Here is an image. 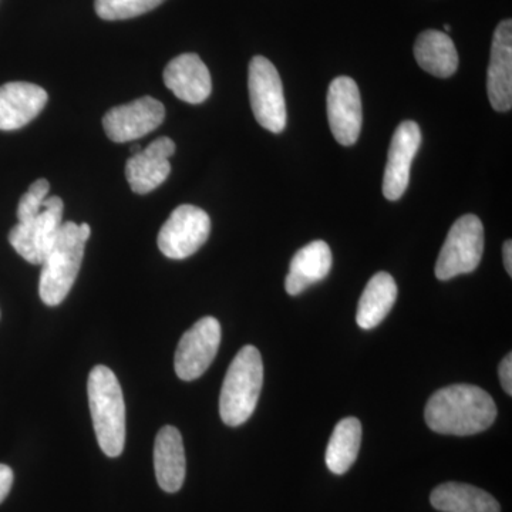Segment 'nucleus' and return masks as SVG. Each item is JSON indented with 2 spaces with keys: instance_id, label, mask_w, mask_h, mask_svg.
<instances>
[{
  "instance_id": "obj_24",
  "label": "nucleus",
  "mask_w": 512,
  "mask_h": 512,
  "mask_svg": "<svg viewBox=\"0 0 512 512\" xmlns=\"http://www.w3.org/2000/svg\"><path fill=\"white\" fill-rule=\"evenodd\" d=\"M49 191L50 184L45 178H40V180H36L35 183L30 185L28 192L23 194L19 201V222H29L37 217V214L42 211L43 202H45Z\"/></svg>"
},
{
  "instance_id": "obj_23",
  "label": "nucleus",
  "mask_w": 512,
  "mask_h": 512,
  "mask_svg": "<svg viewBox=\"0 0 512 512\" xmlns=\"http://www.w3.org/2000/svg\"><path fill=\"white\" fill-rule=\"evenodd\" d=\"M165 0H96L94 8L104 20H126L137 18L158 8Z\"/></svg>"
},
{
  "instance_id": "obj_28",
  "label": "nucleus",
  "mask_w": 512,
  "mask_h": 512,
  "mask_svg": "<svg viewBox=\"0 0 512 512\" xmlns=\"http://www.w3.org/2000/svg\"><path fill=\"white\" fill-rule=\"evenodd\" d=\"M79 232H80V235H82V238L84 239V241L87 242V239L90 238V234H92V229H90L89 224H82V225H79Z\"/></svg>"
},
{
  "instance_id": "obj_2",
  "label": "nucleus",
  "mask_w": 512,
  "mask_h": 512,
  "mask_svg": "<svg viewBox=\"0 0 512 512\" xmlns=\"http://www.w3.org/2000/svg\"><path fill=\"white\" fill-rule=\"evenodd\" d=\"M87 393L99 446L106 456L119 457L126 444V404L117 376L109 367H94Z\"/></svg>"
},
{
  "instance_id": "obj_16",
  "label": "nucleus",
  "mask_w": 512,
  "mask_h": 512,
  "mask_svg": "<svg viewBox=\"0 0 512 512\" xmlns=\"http://www.w3.org/2000/svg\"><path fill=\"white\" fill-rule=\"evenodd\" d=\"M46 90L37 84L12 82L0 86V130L25 127L45 109Z\"/></svg>"
},
{
  "instance_id": "obj_27",
  "label": "nucleus",
  "mask_w": 512,
  "mask_h": 512,
  "mask_svg": "<svg viewBox=\"0 0 512 512\" xmlns=\"http://www.w3.org/2000/svg\"><path fill=\"white\" fill-rule=\"evenodd\" d=\"M504 266L508 275L512 276V242L507 241L503 247Z\"/></svg>"
},
{
  "instance_id": "obj_26",
  "label": "nucleus",
  "mask_w": 512,
  "mask_h": 512,
  "mask_svg": "<svg viewBox=\"0 0 512 512\" xmlns=\"http://www.w3.org/2000/svg\"><path fill=\"white\" fill-rule=\"evenodd\" d=\"M13 485L12 468L6 464H0V504L8 497Z\"/></svg>"
},
{
  "instance_id": "obj_1",
  "label": "nucleus",
  "mask_w": 512,
  "mask_h": 512,
  "mask_svg": "<svg viewBox=\"0 0 512 512\" xmlns=\"http://www.w3.org/2000/svg\"><path fill=\"white\" fill-rule=\"evenodd\" d=\"M427 426L447 436H474L493 426L497 406L493 397L473 384L443 387L426 406Z\"/></svg>"
},
{
  "instance_id": "obj_7",
  "label": "nucleus",
  "mask_w": 512,
  "mask_h": 512,
  "mask_svg": "<svg viewBox=\"0 0 512 512\" xmlns=\"http://www.w3.org/2000/svg\"><path fill=\"white\" fill-rule=\"evenodd\" d=\"M63 200L46 198L42 211L29 222H18L9 234V242L23 259L33 265H42L52 251L63 224Z\"/></svg>"
},
{
  "instance_id": "obj_10",
  "label": "nucleus",
  "mask_w": 512,
  "mask_h": 512,
  "mask_svg": "<svg viewBox=\"0 0 512 512\" xmlns=\"http://www.w3.org/2000/svg\"><path fill=\"white\" fill-rule=\"evenodd\" d=\"M165 107L153 97H141L114 107L103 117V128L114 143H127L147 136L163 124Z\"/></svg>"
},
{
  "instance_id": "obj_25",
  "label": "nucleus",
  "mask_w": 512,
  "mask_h": 512,
  "mask_svg": "<svg viewBox=\"0 0 512 512\" xmlns=\"http://www.w3.org/2000/svg\"><path fill=\"white\" fill-rule=\"evenodd\" d=\"M500 382L503 384V389L508 396L512 394V355L508 353L501 362L500 369Z\"/></svg>"
},
{
  "instance_id": "obj_11",
  "label": "nucleus",
  "mask_w": 512,
  "mask_h": 512,
  "mask_svg": "<svg viewBox=\"0 0 512 512\" xmlns=\"http://www.w3.org/2000/svg\"><path fill=\"white\" fill-rule=\"evenodd\" d=\"M328 119L333 137L342 146L356 143L362 130V99L352 77H336L329 86Z\"/></svg>"
},
{
  "instance_id": "obj_12",
  "label": "nucleus",
  "mask_w": 512,
  "mask_h": 512,
  "mask_svg": "<svg viewBox=\"0 0 512 512\" xmlns=\"http://www.w3.org/2000/svg\"><path fill=\"white\" fill-rule=\"evenodd\" d=\"M421 146V131L414 121H403L394 131L383 177V194L389 201L403 197L410 183V170Z\"/></svg>"
},
{
  "instance_id": "obj_4",
  "label": "nucleus",
  "mask_w": 512,
  "mask_h": 512,
  "mask_svg": "<svg viewBox=\"0 0 512 512\" xmlns=\"http://www.w3.org/2000/svg\"><path fill=\"white\" fill-rule=\"evenodd\" d=\"M86 241L76 222H63L52 251L47 254L40 274L39 295L47 306L60 305L72 291L84 258Z\"/></svg>"
},
{
  "instance_id": "obj_22",
  "label": "nucleus",
  "mask_w": 512,
  "mask_h": 512,
  "mask_svg": "<svg viewBox=\"0 0 512 512\" xmlns=\"http://www.w3.org/2000/svg\"><path fill=\"white\" fill-rule=\"evenodd\" d=\"M362 443V424L355 417L340 420L326 450V466L333 474L348 473L355 464Z\"/></svg>"
},
{
  "instance_id": "obj_6",
  "label": "nucleus",
  "mask_w": 512,
  "mask_h": 512,
  "mask_svg": "<svg viewBox=\"0 0 512 512\" xmlns=\"http://www.w3.org/2000/svg\"><path fill=\"white\" fill-rule=\"evenodd\" d=\"M248 87L256 121L271 133H282L288 120L284 86L271 60L264 56H255L251 60Z\"/></svg>"
},
{
  "instance_id": "obj_13",
  "label": "nucleus",
  "mask_w": 512,
  "mask_h": 512,
  "mask_svg": "<svg viewBox=\"0 0 512 512\" xmlns=\"http://www.w3.org/2000/svg\"><path fill=\"white\" fill-rule=\"evenodd\" d=\"M174 153V141L168 137H160L140 153L128 158L126 177L131 190L136 194H148L160 187L171 173L168 158Z\"/></svg>"
},
{
  "instance_id": "obj_5",
  "label": "nucleus",
  "mask_w": 512,
  "mask_h": 512,
  "mask_svg": "<svg viewBox=\"0 0 512 512\" xmlns=\"http://www.w3.org/2000/svg\"><path fill=\"white\" fill-rule=\"evenodd\" d=\"M484 254L483 222L476 215L468 214L454 222L436 264L440 281L471 274L480 265Z\"/></svg>"
},
{
  "instance_id": "obj_29",
  "label": "nucleus",
  "mask_w": 512,
  "mask_h": 512,
  "mask_svg": "<svg viewBox=\"0 0 512 512\" xmlns=\"http://www.w3.org/2000/svg\"><path fill=\"white\" fill-rule=\"evenodd\" d=\"M444 29H446V32H450L451 26L446 25V26H444Z\"/></svg>"
},
{
  "instance_id": "obj_3",
  "label": "nucleus",
  "mask_w": 512,
  "mask_h": 512,
  "mask_svg": "<svg viewBox=\"0 0 512 512\" xmlns=\"http://www.w3.org/2000/svg\"><path fill=\"white\" fill-rule=\"evenodd\" d=\"M264 384V362L255 346L239 350L222 384L221 419L227 426L238 427L254 414Z\"/></svg>"
},
{
  "instance_id": "obj_9",
  "label": "nucleus",
  "mask_w": 512,
  "mask_h": 512,
  "mask_svg": "<svg viewBox=\"0 0 512 512\" xmlns=\"http://www.w3.org/2000/svg\"><path fill=\"white\" fill-rule=\"evenodd\" d=\"M221 325L212 316H205L188 329L175 352V373L185 382L198 379L214 362L221 345Z\"/></svg>"
},
{
  "instance_id": "obj_17",
  "label": "nucleus",
  "mask_w": 512,
  "mask_h": 512,
  "mask_svg": "<svg viewBox=\"0 0 512 512\" xmlns=\"http://www.w3.org/2000/svg\"><path fill=\"white\" fill-rule=\"evenodd\" d=\"M154 468L158 485L165 493L181 490L187 473V460L183 437L173 426H165L158 431L154 444Z\"/></svg>"
},
{
  "instance_id": "obj_15",
  "label": "nucleus",
  "mask_w": 512,
  "mask_h": 512,
  "mask_svg": "<svg viewBox=\"0 0 512 512\" xmlns=\"http://www.w3.org/2000/svg\"><path fill=\"white\" fill-rule=\"evenodd\" d=\"M164 83L178 99L190 104L204 103L212 92L210 70L195 53L171 60L164 70Z\"/></svg>"
},
{
  "instance_id": "obj_8",
  "label": "nucleus",
  "mask_w": 512,
  "mask_h": 512,
  "mask_svg": "<svg viewBox=\"0 0 512 512\" xmlns=\"http://www.w3.org/2000/svg\"><path fill=\"white\" fill-rule=\"evenodd\" d=\"M211 234L210 215L194 205L175 208L158 234V248L167 258L185 259L194 255Z\"/></svg>"
},
{
  "instance_id": "obj_21",
  "label": "nucleus",
  "mask_w": 512,
  "mask_h": 512,
  "mask_svg": "<svg viewBox=\"0 0 512 512\" xmlns=\"http://www.w3.org/2000/svg\"><path fill=\"white\" fill-rule=\"evenodd\" d=\"M430 501L441 512H501L493 495L470 484H441L434 488Z\"/></svg>"
},
{
  "instance_id": "obj_20",
  "label": "nucleus",
  "mask_w": 512,
  "mask_h": 512,
  "mask_svg": "<svg viewBox=\"0 0 512 512\" xmlns=\"http://www.w3.org/2000/svg\"><path fill=\"white\" fill-rule=\"evenodd\" d=\"M397 299V285L387 272H377L369 282L357 306L356 322L365 330L375 329L392 311Z\"/></svg>"
},
{
  "instance_id": "obj_19",
  "label": "nucleus",
  "mask_w": 512,
  "mask_h": 512,
  "mask_svg": "<svg viewBox=\"0 0 512 512\" xmlns=\"http://www.w3.org/2000/svg\"><path fill=\"white\" fill-rule=\"evenodd\" d=\"M414 57L424 72L446 79L457 72L458 53L453 40L440 30H426L417 37Z\"/></svg>"
},
{
  "instance_id": "obj_18",
  "label": "nucleus",
  "mask_w": 512,
  "mask_h": 512,
  "mask_svg": "<svg viewBox=\"0 0 512 512\" xmlns=\"http://www.w3.org/2000/svg\"><path fill=\"white\" fill-rule=\"evenodd\" d=\"M332 251L325 241H313L299 249L293 256L285 288L289 295L296 296L309 286L318 284L332 269Z\"/></svg>"
},
{
  "instance_id": "obj_14",
  "label": "nucleus",
  "mask_w": 512,
  "mask_h": 512,
  "mask_svg": "<svg viewBox=\"0 0 512 512\" xmlns=\"http://www.w3.org/2000/svg\"><path fill=\"white\" fill-rule=\"evenodd\" d=\"M488 99L497 111L512 107V22L503 20L495 29L487 73Z\"/></svg>"
}]
</instances>
